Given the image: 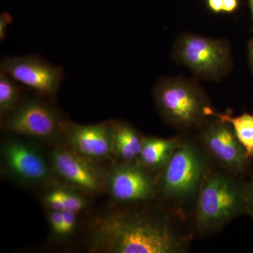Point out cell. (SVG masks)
Here are the masks:
<instances>
[{"mask_svg":"<svg viewBox=\"0 0 253 253\" xmlns=\"http://www.w3.org/2000/svg\"><path fill=\"white\" fill-rule=\"evenodd\" d=\"M89 251L104 253H179L184 236L168 217L147 211H114L93 223Z\"/></svg>","mask_w":253,"mask_h":253,"instance_id":"6da1fadb","label":"cell"},{"mask_svg":"<svg viewBox=\"0 0 253 253\" xmlns=\"http://www.w3.org/2000/svg\"><path fill=\"white\" fill-rule=\"evenodd\" d=\"M153 96L163 119L179 130L201 128L213 118L214 109L196 80L162 78L154 86Z\"/></svg>","mask_w":253,"mask_h":253,"instance_id":"7a4b0ae2","label":"cell"},{"mask_svg":"<svg viewBox=\"0 0 253 253\" xmlns=\"http://www.w3.org/2000/svg\"><path fill=\"white\" fill-rule=\"evenodd\" d=\"M246 185L229 174L208 170L198 192V230L203 233L217 231L245 213Z\"/></svg>","mask_w":253,"mask_h":253,"instance_id":"3957f363","label":"cell"},{"mask_svg":"<svg viewBox=\"0 0 253 253\" xmlns=\"http://www.w3.org/2000/svg\"><path fill=\"white\" fill-rule=\"evenodd\" d=\"M52 101L38 94L23 97L14 111L1 118L3 129L37 142L59 144L69 121Z\"/></svg>","mask_w":253,"mask_h":253,"instance_id":"277c9868","label":"cell"},{"mask_svg":"<svg viewBox=\"0 0 253 253\" xmlns=\"http://www.w3.org/2000/svg\"><path fill=\"white\" fill-rule=\"evenodd\" d=\"M172 56L195 78L205 81H221L232 71L231 46L224 39L183 33L174 42Z\"/></svg>","mask_w":253,"mask_h":253,"instance_id":"5b68a950","label":"cell"},{"mask_svg":"<svg viewBox=\"0 0 253 253\" xmlns=\"http://www.w3.org/2000/svg\"><path fill=\"white\" fill-rule=\"evenodd\" d=\"M1 172L25 187H42L54 175L49 157L36 141L16 135L7 136L1 144Z\"/></svg>","mask_w":253,"mask_h":253,"instance_id":"8992f818","label":"cell"},{"mask_svg":"<svg viewBox=\"0 0 253 253\" xmlns=\"http://www.w3.org/2000/svg\"><path fill=\"white\" fill-rule=\"evenodd\" d=\"M208 170L204 153L194 144L181 141L162 169L158 191L168 199L183 202L198 194Z\"/></svg>","mask_w":253,"mask_h":253,"instance_id":"52a82bcc","label":"cell"},{"mask_svg":"<svg viewBox=\"0 0 253 253\" xmlns=\"http://www.w3.org/2000/svg\"><path fill=\"white\" fill-rule=\"evenodd\" d=\"M4 71L36 94L54 100L64 78V70L37 55L8 56L0 63Z\"/></svg>","mask_w":253,"mask_h":253,"instance_id":"ba28073f","label":"cell"},{"mask_svg":"<svg viewBox=\"0 0 253 253\" xmlns=\"http://www.w3.org/2000/svg\"><path fill=\"white\" fill-rule=\"evenodd\" d=\"M49 160L55 175L68 185L86 195L98 194L106 189V171L68 146H56Z\"/></svg>","mask_w":253,"mask_h":253,"instance_id":"9c48e42d","label":"cell"},{"mask_svg":"<svg viewBox=\"0 0 253 253\" xmlns=\"http://www.w3.org/2000/svg\"><path fill=\"white\" fill-rule=\"evenodd\" d=\"M106 189L120 204L144 202L158 192V180L137 161L117 162L106 171Z\"/></svg>","mask_w":253,"mask_h":253,"instance_id":"30bf717a","label":"cell"},{"mask_svg":"<svg viewBox=\"0 0 253 253\" xmlns=\"http://www.w3.org/2000/svg\"><path fill=\"white\" fill-rule=\"evenodd\" d=\"M201 128L202 142L221 167L232 173L244 172L250 158L231 125L213 117Z\"/></svg>","mask_w":253,"mask_h":253,"instance_id":"8fae6325","label":"cell"},{"mask_svg":"<svg viewBox=\"0 0 253 253\" xmlns=\"http://www.w3.org/2000/svg\"><path fill=\"white\" fill-rule=\"evenodd\" d=\"M63 139L68 148L94 162L113 157L111 121L91 125L69 121Z\"/></svg>","mask_w":253,"mask_h":253,"instance_id":"7c38bea8","label":"cell"},{"mask_svg":"<svg viewBox=\"0 0 253 253\" xmlns=\"http://www.w3.org/2000/svg\"><path fill=\"white\" fill-rule=\"evenodd\" d=\"M111 121L113 156L117 162H136L144 137L135 128L124 121Z\"/></svg>","mask_w":253,"mask_h":253,"instance_id":"4fadbf2b","label":"cell"},{"mask_svg":"<svg viewBox=\"0 0 253 253\" xmlns=\"http://www.w3.org/2000/svg\"><path fill=\"white\" fill-rule=\"evenodd\" d=\"M45 187L42 201L46 210L79 213L89 206L88 195L68 184H48Z\"/></svg>","mask_w":253,"mask_h":253,"instance_id":"5bb4252c","label":"cell"},{"mask_svg":"<svg viewBox=\"0 0 253 253\" xmlns=\"http://www.w3.org/2000/svg\"><path fill=\"white\" fill-rule=\"evenodd\" d=\"M181 141L179 138L144 137L137 162L150 171L162 169Z\"/></svg>","mask_w":253,"mask_h":253,"instance_id":"9a60e30c","label":"cell"},{"mask_svg":"<svg viewBox=\"0 0 253 253\" xmlns=\"http://www.w3.org/2000/svg\"><path fill=\"white\" fill-rule=\"evenodd\" d=\"M212 117L219 118L231 125L238 139L246 150L248 157L250 159L253 158V115L244 113L234 117L229 111L225 113L214 111Z\"/></svg>","mask_w":253,"mask_h":253,"instance_id":"2e32d148","label":"cell"},{"mask_svg":"<svg viewBox=\"0 0 253 253\" xmlns=\"http://www.w3.org/2000/svg\"><path fill=\"white\" fill-rule=\"evenodd\" d=\"M21 97V86L4 71H0V116L1 118L16 109Z\"/></svg>","mask_w":253,"mask_h":253,"instance_id":"e0dca14e","label":"cell"},{"mask_svg":"<svg viewBox=\"0 0 253 253\" xmlns=\"http://www.w3.org/2000/svg\"><path fill=\"white\" fill-rule=\"evenodd\" d=\"M78 214V212L73 211H63L61 239H67L74 234L77 229Z\"/></svg>","mask_w":253,"mask_h":253,"instance_id":"ac0fdd59","label":"cell"},{"mask_svg":"<svg viewBox=\"0 0 253 253\" xmlns=\"http://www.w3.org/2000/svg\"><path fill=\"white\" fill-rule=\"evenodd\" d=\"M49 222L50 233L53 239H61V229H62V212L61 211L47 210L46 213Z\"/></svg>","mask_w":253,"mask_h":253,"instance_id":"d6986e66","label":"cell"},{"mask_svg":"<svg viewBox=\"0 0 253 253\" xmlns=\"http://www.w3.org/2000/svg\"><path fill=\"white\" fill-rule=\"evenodd\" d=\"M245 213L253 219V178L251 182L246 185Z\"/></svg>","mask_w":253,"mask_h":253,"instance_id":"ffe728a7","label":"cell"},{"mask_svg":"<svg viewBox=\"0 0 253 253\" xmlns=\"http://www.w3.org/2000/svg\"><path fill=\"white\" fill-rule=\"evenodd\" d=\"M12 23V18L9 14L3 13L0 16V41H3L6 36L8 28Z\"/></svg>","mask_w":253,"mask_h":253,"instance_id":"44dd1931","label":"cell"},{"mask_svg":"<svg viewBox=\"0 0 253 253\" xmlns=\"http://www.w3.org/2000/svg\"><path fill=\"white\" fill-rule=\"evenodd\" d=\"M208 6L212 12H223L224 0H208Z\"/></svg>","mask_w":253,"mask_h":253,"instance_id":"7402d4cb","label":"cell"},{"mask_svg":"<svg viewBox=\"0 0 253 253\" xmlns=\"http://www.w3.org/2000/svg\"><path fill=\"white\" fill-rule=\"evenodd\" d=\"M239 6V0H224L223 12L232 13Z\"/></svg>","mask_w":253,"mask_h":253,"instance_id":"603a6c76","label":"cell"},{"mask_svg":"<svg viewBox=\"0 0 253 253\" xmlns=\"http://www.w3.org/2000/svg\"><path fill=\"white\" fill-rule=\"evenodd\" d=\"M248 63L253 76V38L250 40L247 45Z\"/></svg>","mask_w":253,"mask_h":253,"instance_id":"cb8c5ba5","label":"cell"},{"mask_svg":"<svg viewBox=\"0 0 253 253\" xmlns=\"http://www.w3.org/2000/svg\"><path fill=\"white\" fill-rule=\"evenodd\" d=\"M250 11H251V21H252V25L253 28V6H249Z\"/></svg>","mask_w":253,"mask_h":253,"instance_id":"d4e9b609","label":"cell"}]
</instances>
